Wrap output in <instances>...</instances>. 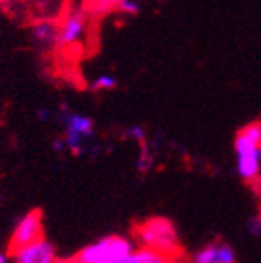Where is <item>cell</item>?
I'll use <instances>...</instances> for the list:
<instances>
[{
  "mask_svg": "<svg viewBox=\"0 0 261 263\" xmlns=\"http://www.w3.org/2000/svg\"><path fill=\"white\" fill-rule=\"evenodd\" d=\"M192 263H237L236 251L225 241H210L192 256Z\"/></svg>",
  "mask_w": 261,
  "mask_h": 263,
  "instance_id": "cell-8",
  "label": "cell"
},
{
  "mask_svg": "<svg viewBox=\"0 0 261 263\" xmlns=\"http://www.w3.org/2000/svg\"><path fill=\"white\" fill-rule=\"evenodd\" d=\"M37 117H39V121H42V123H48V119L51 117V111L41 108V110H37Z\"/></svg>",
  "mask_w": 261,
  "mask_h": 263,
  "instance_id": "cell-17",
  "label": "cell"
},
{
  "mask_svg": "<svg viewBox=\"0 0 261 263\" xmlns=\"http://www.w3.org/2000/svg\"><path fill=\"white\" fill-rule=\"evenodd\" d=\"M247 230L250 232V236L254 238H261V216H254L247 223Z\"/></svg>",
  "mask_w": 261,
  "mask_h": 263,
  "instance_id": "cell-16",
  "label": "cell"
},
{
  "mask_svg": "<svg viewBox=\"0 0 261 263\" xmlns=\"http://www.w3.org/2000/svg\"><path fill=\"white\" fill-rule=\"evenodd\" d=\"M130 263H177V256H170L150 247H139L132 254Z\"/></svg>",
  "mask_w": 261,
  "mask_h": 263,
  "instance_id": "cell-10",
  "label": "cell"
},
{
  "mask_svg": "<svg viewBox=\"0 0 261 263\" xmlns=\"http://www.w3.org/2000/svg\"><path fill=\"white\" fill-rule=\"evenodd\" d=\"M135 251V243L126 236L111 234L88 243L81 251L75 252L69 263H130Z\"/></svg>",
  "mask_w": 261,
  "mask_h": 263,
  "instance_id": "cell-2",
  "label": "cell"
},
{
  "mask_svg": "<svg viewBox=\"0 0 261 263\" xmlns=\"http://www.w3.org/2000/svg\"><path fill=\"white\" fill-rule=\"evenodd\" d=\"M86 31H88V15L81 9H75L59 26L57 44L62 48H73L86 37Z\"/></svg>",
  "mask_w": 261,
  "mask_h": 263,
  "instance_id": "cell-7",
  "label": "cell"
},
{
  "mask_svg": "<svg viewBox=\"0 0 261 263\" xmlns=\"http://www.w3.org/2000/svg\"><path fill=\"white\" fill-rule=\"evenodd\" d=\"M143 150L139 154V159H137V168L139 172H148L152 168V164H154V159H152V152L146 150V143H141Z\"/></svg>",
  "mask_w": 261,
  "mask_h": 263,
  "instance_id": "cell-14",
  "label": "cell"
},
{
  "mask_svg": "<svg viewBox=\"0 0 261 263\" xmlns=\"http://www.w3.org/2000/svg\"><path fill=\"white\" fill-rule=\"evenodd\" d=\"M84 2L90 6V8L99 9V11H108V9L117 4V0H84Z\"/></svg>",
  "mask_w": 261,
  "mask_h": 263,
  "instance_id": "cell-15",
  "label": "cell"
},
{
  "mask_svg": "<svg viewBox=\"0 0 261 263\" xmlns=\"http://www.w3.org/2000/svg\"><path fill=\"white\" fill-rule=\"evenodd\" d=\"M44 236V221H42L41 210H29L18 218L9 239V251H16L24 245H29L35 239Z\"/></svg>",
  "mask_w": 261,
  "mask_h": 263,
  "instance_id": "cell-5",
  "label": "cell"
},
{
  "mask_svg": "<svg viewBox=\"0 0 261 263\" xmlns=\"http://www.w3.org/2000/svg\"><path fill=\"white\" fill-rule=\"evenodd\" d=\"M259 161H261V148H259Z\"/></svg>",
  "mask_w": 261,
  "mask_h": 263,
  "instance_id": "cell-21",
  "label": "cell"
},
{
  "mask_svg": "<svg viewBox=\"0 0 261 263\" xmlns=\"http://www.w3.org/2000/svg\"><path fill=\"white\" fill-rule=\"evenodd\" d=\"M61 263H69V261H61Z\"/></svg>",
  "mask_w": 261,
  "mask_h": 263,
  "instance_id": "cell-22",
  "label": "cell"
},
{
  "mask_svg": "<svg viewBox=\"0 0 261 263\" xmlns=\"http://www.w3.org/2000/svg\"><path fill=\"white\" fill-rule=\"evenodd\" d=\"M252 185H254V190H256V194L261 197V174L256 177V179L252 181Z\"/></svg>",
  "mask_w": 261,
  "mask_h": 263,
  "instance_id": "cell-19",
  "label": "cell"
},
{
  "mask_svg": "<svg viewBox=\"0 0 261 263\" xmlns=\"http://www.w3.org/2000/svg\"><path fill=\"white\" fill-rule=\"evenodd\" d=\"M57 33L59 26L49 21H39L31 26V37L42 48H49V46L57 44Z\"/></svg>",
  "mask_w": 261,
  "mask_h": 263,
  "instance_id": "cell-9",
  "label": "cell"
},
{
  "mask_svg": "<svg viewBox=\"0 0 261 263\" xmlns=\"http://www.w3.org/2000/svg\"><path fill=\"white\" fill-rule=\"evenodd\" d=\"M144 6V0H117L115 8L123 15H137Z\"/></svg>",
  "mask_w": 261,
  "mask_h": 263,
  "instance_id": "cell-12",
  "label": "cell"
},
{
  "mask_svg": "<svg viewBox=\"0 0 261 263\" xmlns=\"http://www.w3.org/2000/svg\"><path fill=\"white\" fill-rule=\"evenodd\" d=\"M16 263H61L57 249L51 241L42 236L29 245H24L16 251H11Z\"/></svg>",
  "mask_w": 261,
  "mask_h": 263,
  "instance_id": "cell-6",
  "label": "cell"
},
{
  "mask_svg": "<svg viewBox=\"0 0 261 263\" xmlns=\"http://www.w3.org/2000/svg\"><path fill=\"white\" fill-rule=\"evenodd\" d=\"M62 128H64V148L73 156H90L91 150H97V146H91V141L95 137V123L90 115L81 111H71L62 106Z\"/></svg>",
  "mask_w": 261,
  "mask_h": 263,
  "instance_id": "cell-3",
  "label": "cell"
},
{
  "mask_svg": "<svg viewBox=\"0 0 261 263\" xmlns=\"http://www.w3.org/2000/svg\"><path fill=\"white\" fill-rule=\"evenodd\" d=\"M53 148H55V152H64L66 148H64V141L62 139H55L53 141Z\"/></svg>",
  "mask_w": 261,
  "mask_h": 263,
  "instance_id": "cell-20",
  "label": "cell"
},
{
  "mask_svg": "<svg viewBox=\"0 0 261 263\" xmlns=\"http://www.w3.org/2000/svg\"><path fill=\"white\" fill-rule=\"evenodd\" d=\"M135 238L141 243V247H150V249L166 252L170 256H177L181 251L179 232L176 225L163 216L148 218L146 221L137 225Z\"/></svg>",
  "mask_w": 261,
  "mask_h": 263,
  "instance_id": "cell-4",
  "label": "cell"
},
{
  "mask_svg": "<svg viewBox=\"0 0 261 263\" xmlns=\"http://www.w3.org/2000/svg\"><path fill=\"white\" fill-rule=\"evenodd\" d=\"M0 263H16L15 258H13V254H11V251H9V252L0 251Z\"/></svg>",
  "mask_w": 261,
  "mask_h": 263,
  "instance_id": "cell-18",
  "label": "cell"
},
{
  "mask_svg": "<svg viewBox=\"0 0 261 263\" xmlns=\"http://www.w3.org/2000/svg\"><path fill=\"white\" fill-rule=\"evenodd\" d=\"M261 148V123H254L243 126L236 134L234 139V154H236V172L247 183H252L261 174L259 161Z\"/></svg>",
  "mask_w": 261,
  "mask_h": 263,
  "instance_id": "cell-1",
  "label": "cell"
},
{
  "mask_svg": "<svg viewBox=\"0 0 261 263\" xmlns=\"http://www.w3.org/2000/svg\"><path fill=\"white\" fill-rule=\"evenodd\" d=\"M123 136L128 137V139H132V141H137L139 144L146 143V130H144V126H141V124L128 126L126 130L123 132Z\"/></svg>",
  "mask_w": 261,
  "mask_h": 263,
  "instance_id": "cell-13",
  "label": "cell"
},
{
  "mask_svg": "<svg viewBox=\"0 0 261 263\" xmlns=\"http://www.w3.org/2000/svg\"><path fill=\"white\" fill-rule=\"evenodd\" d=\"M119 86V81L111 73H99L91 81V90L94 91H111Z\"/></svg>",
  "mask_w": 261,
  "mask_h": 263,
  "instance_id": "cell-11",
  "label": "cell"
}]
</instances>
